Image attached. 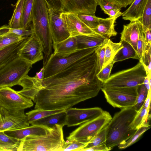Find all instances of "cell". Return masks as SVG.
<instances>
[{"label": "cell", "instance_id": "6da1fadb", "mask_svg": "<svg viewBox=\"0 0 151 151\" xmlns=\"http://www.w3.org/2000/svg\"><path fill=\"white\" fill-rule=\"evenodd\" d=\"M94 52L56 74L44 78L42 88L33 101L35 109L45 110L67 109L96 96L102 83Z\"/></svg>", "mask_w": 151, "mask_h": 151}, {"label": "cell", "instance_id": "7a4b0ae2", "mask_svg": "<svg viewBox=\"0 0 151 151\" xmlns=\"http://www.w3.org/2000/svg\"><path fill=\"white\" fill-rule=\"evenodd\" d=\"M48 9L45 0H34L30 26L32 32V34L38 40L42 50L43 67L52 53V41L49 27Z\"/></svg>", "mask_w": 151, "mask_h": 151}, {"label": "cell", "instance_id": "3957f363", "mask_svg": "<svg viewBox=\"0 0 151 151\" xmlns=\"http://www.w3.org/2000/svg\"><path fill=\"white\" fill-rule=\"evenodd\" d=\"M137 112L133 106L122 108L112 118L107 125L105 142L110 150L126 141L136 132L137 130L132 129L131 124Z\"/></svg>", "mask_w": 151, "mask_h": 151}, {"label": "cell", "instance_id": "277c9868", "mask_svg": "<svg viewBox=\"0 0 151 151\" xmlns=\"http://www.w3.org/2000/svg\"><path fill=\"white\" fill-rule=\"evenodd\" d=\"M63 126L56 124L43 135H29L20 140L17 151H62L65 141Z\"/></svg>", "mask_w": 151, "mask_h": 151}, {"label": "cell", "instance_id": "5b68a950", "mask_svg": "<svg viewBox=\"0 0 151 151\" xmlns=\"http://www.w3.org/2000/svg\"><path fill=\"white\" fill-rule=\"evenodd\" d=\"M147 72L143 65L139 61L131 68L122 70L112 75L102 87L129 88L137 86L143 83Z\"/></svg>", "mask_w": 151, "mask_h": 151}, {"label": "cell", "instance_id": "8992f818", "mask_svg": "<svg viewBox=\"0 0 151 151\" xmlns=\"http://www.w3.org/2000/svg\"><path fill=\"white\" fill-rule=\"evenodd\" d=\"M32 65L19 57L0 68V89L19 85Z\"/></svg>", "mask_w": 151, "mask_h": 151}, {"label": "cell", "instance_id": "52a82bcc", "mask_svg": "<svg viewBox=\"0 0 151 151\" xmlns=\"http://www.w3.org/2000/svg\"><path fill=\"white\" fill-rule=\"evenodd\" d=\"M98 47L78 50L73 53L65 56H56L54 55L52 53L45 66L43 67L44 68V78L56 74L92 54Z\"/></svg>", "mask_w": 151, "mask_h": 151}, {"label": "cell", "instance_id": "ba28073f", "mask_svg": "<svg viewBox=\"0 0 151 151\" xmlns=\"http://www.w3.org/2000/svg\"><path fill=\"white\" fill-rule=\"evenodd\" d=\"M112 118L109 112L104 111L99 116L81 124L70 133L66 139L88 142L108 124Z\"/></svg>", "mask_w": 151, "mask_h": 151}, {"label": "cell", "instance_id": "9c48e42d", "mask_svg": "<svg viewBox=\"0 0 151 151\" xmlns=\"http://www.w3.org/2000/svg\"><path fill=\"white\" fill-rule=\"evenodd\" d=\"M138 86L119 88L102 87L101 89L108 103L114 108L122 109L134 106L138 94Z\"/></svg>", "mask_w": 151, "mask_h": 151}, {"label": "cell", "instance_id": "30bf717a", "mask_svg": "<svg viewBox=\"0 0 151 151\" xmlns=\"http://www.w3.org/2000/svg\"><path fill=\"white\" fill-rule=\"evenodd\" d=\"M32 100L9 87L0 89V107L11 111H17L32 107Z\"/></svg>", "mask_w": 151, "mask_h": 151}, {"label": "cell", "instance_id": "8fae6325", "mask_svg": "<svg viewBox=\"0 0 151 151\" xmlns=\"http://www.w3.org/2000/svg\"><path fill=\"white\" fill-rule=\"evenodd\" d=\"M0 132L29 126L24 110L11 111L0 107Z\"/></svg>", "mask_w": 151, "mask_h": 151}, {"label": "cell", "instance_id": "7c38bea8", "mask_svg": "<svg viewBox=\"0 0 151 151\" xmlns=\"http://www.w3.org/2000/svg\"><path fill=\"white\" fill-rule=\"evenodd\" d=\"M104 111L99 107L87 108L71 107L66 110V125L68 127L80 125L99 116Z\"/></svg>", "mask_w": 151, "mask_h": 151}, {"label": "cell", "instance_id": "4fadbf2b", "mask_svg": "<svg viewBox=\"0 0 151 151\" xmlns=\"http://www.w3.org/2000/svg\"><path fill=\"white\" fill-rule=\"evenodd\" d=\"M49 27L52 43H56L70 37L66 26L60 16L61 12L48 8Z\"/></svg>", "mask_w": 151, "mask_h": 151}, {"label": "cell", "instance_id": "5bb4252c", "mask_svg": "<svg viewBox=\"0 0 151 151\" xmlns=\"http://www.w3.org/2000/svg\"><path fill=\"white\" fill-rule=\"evenodd\" d=\"M19 56L33 65L43 60L44 54L41 45L33 35L27 37L20 49Z\"/></svg>", "mask_w": 151, "mask_h": 151}, {"label": "cell", "instance_id": "9a60e30c", "mask_svg": "<svg viewBox=\"0 0 151 151\" xmlns=\"http://www.w3.org/2000/svg\"><path fill=\"white\" fill-rule=\"evenodd\" d=\"M60 16L66 24L70 37H76L81 35L94 36L98 35L83 22L77 14L62 12Z\"/></svg>", "mask_w": 151, "mask_h": 151}, {"label": "cell", "instance_id": "2e32d148", "mask_svg": "<svg viewBox=\"0 0 151 151\" xmlns=\"http://www.w3.org/2000/svg\"><path fill=\"white\" fill-rule=\"evenodd\" d=\"M63 12L77 14H95L97 4L96 0H61Z\"/></svg>", "mask_w": 151, "mask_h": 151}, {"label": "cell", "instance_id": "e0dca14e", "mask_svg": "<svg viewBox=\"0 0 151 151\" xmlns=\"http://www.w3.org/2000/svg\"><path fill=\"white\" fill-rule=\"evenodd\" d=\"M142 27L139 19L131 21L129 24L123 25V30L121 33V40L129 43L136 52L140 31Z\"/></svg>", "mask_w": 151, "mask_h": 151}, {"label": "cell", "instance_id": "ac0fdd59", "mask_svg": "<svg viewBox=\"0 0 151 151\" xmlns=\"http://www.w3.org/2000/svg\"><path fill=\"white\" fill-rule=\"evenodd\" d=\"M42 81L35 76L32 77L27 75L21 80L19 83V85L22 87V89L17 92L33 101L42 88Z\"/></svg>", "mask_w": 151, "mask_h": 151}, {"label": "cell", "instance_id": "d6986e66", "mask_svg": "<svg viewBox=\"0 0 151 151\" xmlns=\"http://www.w3.org/2000/svg\"><path fill=\"white\" fill-rule=\"evenodd\" d=\"M50 127L42 126L32 125L18 129L4 131L8 136L20 140L29 135H43L45 134Z\"/></svg>", "mask_w": 151, "mask_h": 151}, {"label": "cell", "instance_id": "ffe728a7", "mask_svg": "<svg viewBox=\"0 0 151 151\" xmlns=\"http://www.w3.org/2000/svg\"><path fill=\"white\" fill-rule=\"evenodd\" d=\"M27 37L7 46L0 50V68L19 56V50Z\"/></svg>", "mask_w": 151, "mask_h": 151}, {"label": "cell", "instance_id": "44dd1931", "mask_svg": "<svg viewBox=\"0 0 151 151\" xmlns=\"http://www.w3.org/2000/svg\"><path fill=\"white\" fill-rule=\"evenodd\" d=\"M54 55L65 56L78 50L77 42L76 37H69L60 42L52 43Z\"/></svg>", "mask_w": 151, "mask_h": 151}, {"label": "cell", "instance_id": "7402d4cb", "mask_svg": "<svg viewBox=\"0 0 151 151\" xmlns=\"http://www.w3.org/2000/svg\"><path fill=\"white\" fill-rule=\"evenodd\" d=\"M148 0H134L129 7L122 15L125 20L130 22L139 19Z\"/></svg>", "mask_w": 151, "mask_h": 151}, {"label": "cell", "instance_id": "603a6c76", "mask_svg": "<svg viewBox=\"0 0 151 151\" xmlns=\"http://www.w3.org/2000/svg\"><path fill=\"white\" fill-rule=\"evenodd\" d=\"M116 20L110 17L101 18L98 26L92 29L96 34L106 38L116 36L117 34L114 28Z\"/></svg>", "mask_w": 151, "mask_h": 151}, {"label": "cell", "instance_id": "cb8c5ba5", "mask_svg": "<svg viewBox=\"0 0 151 151\" xmlns=\"http://www.w3.org/2000/svg\"><path fill=\"white\" fill-rule=\"evenodd\" d=\"M66 110L37 120L32 122L30 124L48 127H52L56 124L64 126L66 125L67 116Z\"/></svg>", "mask_w": 151, "mask_h": 151}, {"label": "cell", "instance_id": "d4e9b609", "mask_svg": "<svg viewBox=\"0 0 151 151\" xmlns=\"http://www.w3.org/2000/svg\"><path fill=\"white\" fill-rule=\"evenodd\" d=\"M76 37L78 50L99 47L108 39L98 34L94 36L81 35Z\"/></svg>", "mask_w": 151, "mask_h": 151}, {"label": "cell", "instance_id": "484cf974", "mask_svg": "<svg viewBox=\"0 0 151 151\" xmlns=\"http://www.w3.org/2000/svg\"><path fill=\"white\" fill-rule=\"evenodd\" d=\"M120 41L123 47L118 51L114 56L113 60L114 63L131 58L139 60V58L137 52L132 46L124 41Z\"/></svg>", "mask_w": 151, "mask_h": 151}, {"label": "cell", "instance_id": "4316f807", "mask_svg": "<svg viewBox=\"0 0 151 151\" xmlns=\"http://www.w3.org/2000/svg\"><path fill=\"white\" fill-rule=\"evenodd\" d=\"M150 109H147L143 105L137 111L131 125L132 129L137 130L140 127L150 126L149 121L151 118Z\"/></svg>", "mask_w": 151, "mask_h": 151}, {"label": "cell", "instance_id": "83f0119b", "mask_svg": "<svg viewBox=\"0 0 151 151\" xmlns=\"http://www.w3.org/2000/svg\"><path fill=\"white\" fill-rule=\"evenodd\" d=\"M20 140L9 137L4 131L0 132V151H17Z\"/></svg>", "mask_w": 151, "mask_h": 151}, {"label": "cell", "instance_id": "f1b7e54d", "mask_svg": "<svg viewBox=\"0 0 151 151\" xmlns=\"http://www.w3.org/2000/svg\"><path fill=\"white\" fill-rule=\"evenodd\" d=\"M24 0H18L8 26L12 29L21 28L23 6Z\"/></svg>", "mask_w": 151, "mask_h": 151}, {"label": "cell", "instance_id": "f546056e", "mask_svg": "<svg viewBox=\"0 0 151 151\" xmlns=\"http://www.w3.org/2000/svg\"><path fill=\"white\" fill-rule=\"evenodd\" d=\"M123 47L121 41L119 43H115L112 42L110 39H108L106 45L105 57L103 68L113 60L116 53Z\"/></svg>", "mask_w": 151, "mask_h": 151}, {"label": "cell", "instance_id": "4dcf8cb0", "mask_svg": "<svg viewBox=\"0 0 151 151\" xmlns=\"http://www.w3.org/2000/svg\"><path fill=\"white\" fill-rule=\"evenodd\" d=\"M66 109L45 110L40 109H35L26 113L28 122L30 124L32 122L50 115L60 112Z\"/></svg>", "mask_w": 151, "mask_h": 151}, {"label": "cell", "instance_id": "1f68e13d", "mask_svg": "<svg viewBox=\"0 0 151 151\" xmlns=\"http://www.w3.org/2000/svg\"><path fill=\"white\" fill-rule=\"evenodd\" d=\"M34 1V0H24L21 23V28L28 29L30 26Z\"/></svg>", "mask_w": 151, "mask_h": 151}, {"label": "cell", "instance_id": "d6a6232c", "mask_svg": "<svg viewBox=\"0 0 151 151\" xmlns=\"http://www.w3.org/2000/svg\"><path fill=\"white\" fill-rule=\"evenodd\" d=\"M150 126L144 125L139 128L136 132L126 141L119 145L118 146L120 149H125L135 143L147 130L149 129Z\"/></svg>", "mask_w": 151, "mask_h": 151}, {"label": "cell", "instance_id": "836d02e7", "mask_svg": "<svg viewBox=\"0 0 151 151\" xmlns=\"http://www.w3.org/2000/svg\"><path fill=\"white\" fill-rule=\"evenodd\" d=\"M107 125L89 141L87 145L81 151L85 149L105 144L107 132Z\"/></svg>", "mask_w": 151, "mask_h": 151}, {"label": "cell", "instance_id": "e575fe53", "mask_svg": "<svg viewBox=\"0 0 151 151\" xmlns=\"http://www.w3.org/2000/svg\"><path fill=\"white\" fill-rule=\"evenodd\" d=\"M25 37L11 32L4 34L0 36V50Z\"/></svg>", "mask_w": 151, "mask_h": 151}, {"label": "cell", "instance_id": "d590c367", "mask_svg": "<svg viewBox=\"0 0 151 151\" xmlns=\"http://www.w3.org/2000/svg\"><path fill=\"white\" fill-rule=\"evenodd\" d=\"M139 20L142 25L143 32L147 29L151 30V0H148Z\"/></svg>", "mask_w": 151, "mask_h": 151}, {"label": "cell", "instance_id": "8d00e7d4", "mask_svg": "<svg viewBox=\"0 0 151 151\" xmlns=\"http://www.w3.org/2000/svg\"><path fill=\"white\" fill-rule=\"evenodd\" d=\"M148 93V91L144 85L142 84L139 86L138 94L133 107L138 111L143 105Z\"/></svg>", "mask_w": 151, "mask_h": 151}, {"label": "cell", "instance_id": "74e56055", "mask_svg": "<svg viewBox=\"0 0 151 151\" xmlns=\"http://www.w3.org/2000/svg\"><path fill=\"white\" fill-rule=\"evenodd\" d=\"M77 15L83 22L92 29L98 26L101 18L96 17L95 14H79Z\"/></svg>", "mask_w": 151, "mask_h": 151}, {"label": "cell", "instance_id": "f35d334b", "mask_svg": "<svg viewBox=\"0 0 151 151\" xmlns=\"http://www.w3.org/2000/svg\"><path fill=\"white\" fill-rule=\"evenodd\" d=\"M7 32H11L24 37H27L31 35L32 32L31 29L11 28L8 25H4L0 27V35Z\"/></svg>", "mask_w": 151, "mask_h": 151}, {"label": "cell", "instance_id": "ab89813d", "mask_svg": "<svg viewBox=\"0 0 151 151\" xmlns=\"http://www.w3.org/2000/svg\"><path fill=\"white\" fill-rule=\"evenodd\" d=\"M146 45L142 27L140 31L137 42L136 52L139 58V61L143 65L144 63V54L145 47Z\"/></svg>", "mask_w": 151, "mask_h": 151}, {"label": "cell", "instance_id": "60d3db41", "mask_svg": "<svg viewBox=\"0 0 151 151\" xmlns=\"http://www.w3.org/2000/svg\"><path fill=\"white\" fill-rule=\"evenodd\" d=\"M88 142L67 140L65 142L62 151H81L87 145Z\"/></svg>", "mask_w": 151, "mask_h": 151}, {"label": "cell", "instance_id": "b9f144b4", "mask_svg": "<svg viewBox=\"0 0 151 151\" xmlns=\"http://www.w3.org/2000/svg\"><path fill=\"white\" fill-rule=\"evenodd\" d=\"M97 5L105 12L114 9L121 10L122 7L119 3L115 0H96Z\"/></svg>", "mask_w": 151, "mask_h": 151}, {"label": "cell", "instance_id": "7bdbcfd3", "mask_svg": "<svg viewBox=\"0 0 151 151\" xmlns=\"http://www.w3.org/2000/svg\"><path fill=\"white\" fill-rule=\"evenodd\" d=\"M108 39L99 46L95 51L97 57L99 72L103 68L105 57L106 45Z\"/></svg>", "mask_w": 151, "mask_h": 151}, {"label": "cell", "instance_id": "ee69618b", "mask_svg": "<svg viewBox=\"0 0 151 151\" xmlns=\"http://www.w3.org/2000/svg\"><path fill=\"white\" fill-rule=\"evenodd\" d=\"M114 63L112 60L107 65L98 72L96 76L102 83L106 81L109 78L110 73Z\"/></svg>", "mask_w": 151, "mask_h": 151}, {"label": "cell", "instance_id": "f6af8a7d", "mask_svg": "<svg viewBox=\"0 0 151 151\" xmlns=\"http://www.w3.org/2000/svg\"><path fill=\"white\" fill-rule=\"evenodd\" d=\"M151 44H146L144 54L143 65L147 75H151Z\"/></svg>", "mask_w": 151, "mask_h": 151}, {"label": "cell", "instance_id": "bcb514c9", "mask_svg": "<svg viewBox=\"0 0 151 151\" xmlns=\"http://www.w3.org/2000/svg\"><path fill=\"white\" fill-rule=\"evenodd\" d=\"M49 8L54 10L63 12V7L61 0H45Z\"/></svg>", "mask_w": 151, "mask_h": 151}, {"label": "cell", "instance_id": "7dc6e473", "mask_svg": "<svg viewBox=\"0 0 151 151\" xmlns=\"http://www.w3.org/2000/svg\"><path fill=\"white\" fill-rule=\"evenodd\" d=\"M107 14L110 17L116 19L122 16L123 12H121V10L119 9H114L106 11L104 12Z\"/></svg>", "mask_w": 151, "mask_h": 151}, {"label": "cell", "instance_id": "c3c4849f", "mask_svg": "<svg viewBox=\"0 0 151 151\" xmlns=\"http://www.w3.org/2000/svg\"><path fill=\"white\" fill-rule=\"evenodd\" d=\"M109 150L105 144L84 149L82 151H108Z\"/></svg>", "mask_w": 151, "mask_h": 151}, {"label": "cell", "instance_id": "681fc988", "mask_svg": "<svg viewBox=\"0 0 151 151\" xmlns=\"http://www.w3.org/2000/svg\"><path fill=\"white\" fill-rule=\"evenodd\" d=\"M150 30L147 29L144 32V34L145 41L146 44H151V33Z\"/></svg>", "mask_w": 151, "mask_h": 151}, {"label": "cell", "instance_id": "f907efd6", "mask_svg": "<svg viewBox=\"0 0 151 151\" xmlns=\"http://www.w3.org/2000/svg\"><path fill=\"white\" fill-rule=\"evenodd\" d=\"M151 75H148L145 77L143 83V84L147 88L148 91L151 90Z\"/></svg>", "mask_w": 151, "mask_h": 151}, {"label": "cell", "instance_id": "816d5d0a", "mask_svg": "<svg viewBox=\"0 0 151 151\" xmlns=\"http://www.w3.org/2000/svg\"><path fill=\"white\" fill-rule=\"evenodd\" d=\"M151 90L148 91V94L144 104V106L147 109H150Z\"/></svg>", "mask_w": 151, "mask_h": 151}, {"label": "cell", "instance_id": "f5cc1de1", "mask_svg": "<svg viewBox=\"0 0 151 151\" xmlns=\"http://www.w3.org/2000/svg\"><path fill=\"white\" fill-rule=\"evenodd\" d=\"M118 2L122 7H126L128 5L131 4L134 0H115Z\"/></svg>", "mask_w": 151, "mask_h": 151}, {"label": "cell", "instance_id": "db71d44e", "mask_svg": "<svg viewBox=\"0 0 151 151\" xmlns=\"http://www.w3.org/2000/svg\"><path fill=\"white\" fill-rule=\"evenodd\" d=\"M44 68L43 67L39 72L36 73L35 76L38 80L42 81L44 77Z\"/></svg>", "mask_w": 151, "mask_h": 151}, {"label": "cell", "instance_id": "11a10c76", "mask_svg": "<svg viewBox=\"0 0 151 151\" xmlns=\"http://www.w3.org/2000/svg\"></svg>", "mask_w": 151, "mask_h": 151}, {"label": "cell", "instance_id": "9f6ffc18", "mask_svg": "<svg viewBox=\"0 0 151 151\" xmlns=\"http://www.w3.org/2000/svg\"><path fill=\"white\" fill-rule=\"evenodd\" d=\"M0 36H1V35H0Z\"/></svg>", "mask_w": 151, "mask_h": 151}]
</instances>
